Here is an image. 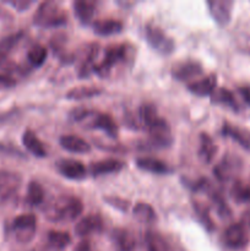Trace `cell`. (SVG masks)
I'll list each match as a JSON object with an SVG mask.
<instances>
[{
	"instance_id": "cell-1",
	"label": "cell",
	"mask_w": 250,
	"mask_h": 251,
	"mask_svg": "<svg viewBox=\"0 0 250 251\" xmlns=\"http://www.w3.org/2000/svg\"><path fill=\"white\" fill-rule=\"evenodd\" d=\"M83 211V202L76 196H61L56 199L47 216L51 222H71L76 220Z\"/></svg>"
},
{
	"instance_id": "cell-2",
	"label": "cell",
	"mask_w": 250,
	"mask_h": 251,
	"mask_svg": "<svg viewBox=\"0 0 250 251\" xmlns=\"http://www.w3.org/2000/svg\"><path fill=\"white\" fill-rule=\"evenodd\" d=\"M66 22H68V14L55 1L42 2L33 15V24L43 28L63 26Z\"/></svg>"
},
{
	"instance_id": "cell-3",
	"label": "cell",
	"mask_w": 250,
	"mask_h": 251,
	"mask_svg": "<svg viewBox=\"0 0 250 251\" xmlns=\"http://www.w3.org/2000/svg\"><path fill=\"white\" fill-rule=\"evenodd\" d=\"M129 56L127 44H112L107 47L104 51V58L98 65L95 66V73L100 76H108L112 69L120 63H125Z\"/></svg>"
},
{
	"instance_id": "cell-4",
	"label": "cell",
	"mask_w": 250,
	"mask_h": 251,
	"mask_svg": "<svg viewBox=\"0 0 250 251\" xmlns=\"http://www.w3.org/2000/svg\"><path fill=\"white\" fill-rule=\"evenodd\" d=\"M145 38L149 46L161 55H169L173 53L175 47L173 38H171L161 27L152 24L147 25L145 27Z\"/></svg>"
},
{
	"instance_id": "cell-5",
	"label": "cell",
	"mask_w": 250,
	"mask_h": 251,
	"mask_svg": "<svg viewBox=\"0 0 250 251\" xmlns=\"http://www.w3.org/2000/svg\"><path fill=\"white\" fill-rule=\"evenodd\" d=\"M147 131H149L150 139H151V146L167 149L173 144L171 126L162 117L157 118L153 123L147 125Z\"/></svg>"
},
{
	"instance_id": "cell-6",
	"label": "cell",
	"mask_w": 250,
	"mask_h": 251,
	"mask_svg": "<svg viewBox=\"0 0 250 251\" xmlns=\"http://www.w3.org/2000/svg\"><path fill=\"white\" fill-rule=\"evenodd\" d=\"M12 230L19 243H28L33 239L37 230V218L32 213H24L12 221Z\"/></svg>"
},
{
	"instance_id": "cell-7",
	"label": "cell",
	"mask_w": 250,
	"mask_h": 251,
	"mask_svg": "<svg viewBox=\"0 0 250 251\" xmlns=\"http://www.w3.org/2000/svg\"><path fill=\"white\" fill-rule=\"evenodd\" d=\"M203 68L199 61L185 60L179 61L172 66L171 74L178 81H190L202 75Z\"/></svg>"
},
{
	"instance_id": "cell-8",
	"label": "cell",
	"mask_w": 250,
	"mask_h": 251,
	"mask_svg": "<svg viewBox=\"0 0 250 251\" xmlns=\"http://www.w3.org/2000/svg\"><path fill=\"white\" fill-rule=\"evenodd\" d=\"M21 176L14 172L0 171V205L9 201L19 190Z\"/></svg>"
},
{
	"instance_id": "cell-9",
	"label": "cell",
	"mask_w": 250,
	"mask_h": 251,
	"mask_svg": "<svg viewBox=\"0 0 250 251\" xmlns=\"http://www.w3.org/2000/svg\"><path fill=\"white\" fill-rule=\"evenodd\" d=\"M223 243L230 249H243L249 243L247 229L240 223L229 226L223 233Z\"/></svg>"
},
{
	"instance_id": "cell-10",
	"label": "cell",
	"mask_w": 250,
	"mask_h": 251,
	"mask_svg": "<svg viewBox=\"0 0 250 251\" xmlns=\"http://www.w3.org/2000/svg\"><path fill=\"white\" fill-rule=\"evenodd\" d=\"M212 19L220 26H225L232 19L233 1L230 0H210L206 2Z\"/></svg>"
},
{
	"instance_id": "cell-11",
	"label": "cell",
	"mask_w": 250,
	"mask_h": 251,
	"mask_svg": "<svg viewBox=\"0 0 250 251\" xmlns=\"http://www.w3.org/2000/svg\"><path fill=\"white\" fill-rule=\"evenodd\" d=\"M56 169L64 178L70 180H82L87 174L85 164L76 159H61L56 163Z\"/></svg>"
},
{
	"instance_id": "cell-12",
	"label": "cell",
	"mask_w": 250,
	"mask_h": 251,
	"mask_svg": "<svg viewBox=\"0 0 250 251\" xmlns=\"http://www.w3.org/2000/svg\"><path fill=\"white\" fill-rule=\"evenodd\" d=\"M125 167V163L120 159L117 158H107L102 159V161L93 162L90 164V173L93 176H105V174H113L118 173V172L123 171Z\"/></svg>"
},
{
	"instance_id": "cell-13",
	"label": "cell",
	"mask_w": 250,
	"mask_h": 251,
	"mask_svg": "<svg viewBox=\"0 0 250 251\" xmlns=\"http://www.w3.org/2000/svg\"><path fill=\"white\" fill-rule=\"evenodd\" d=\"M216 85H217V76L216 74H210L200 80L189 83L188 90L198 97H206L212 95L213 91L216 90Z\"/></svg>"
},
{
	"instance_id": "cell-14",
	"label": "cell",
	"mask_w": 250,
	"mask_h": 251,
	"mask_svg": "<svg viewBox=\"0 0 250 251\" xmlns=\"http://www.w3.org/2000/svg\"><path fill=\"white\" fill-rule=\"evenodd\" d=\"M240 162L239 159L232 156H225L213 169V173L217 176L218 180L225 181L232 178L238 171H239Z\"/></svg>"
},
{
	"instance_id": "cell-15",
	"label": "cell",
	"mask_w": 250,
	"mask_h": 251,
	"mask_svg": "<svg viewBox=\"0 0 250 251\" xmlns=\"http://www.w3.org/2000/svg\"><path fill=\"white\" fill-rule=\"evenodd\" d=\"M103 229V220L98 215H88L78 221L75 227V233L78 237H86L92 233L100 232Z\"/></svg>"
},
{
	"instance_id": "cell-16",
	"label": "cell",
	"mask_w": 250,
	"mask_h": 251,
	"mask_svg": "<svg viewBox=\"0 0 250 251\" xmlns=\"http://www.w3.org/2000/svg\"><path fill=\"white\" fill-rule=\"evenodd\" d=\"M59 144L64 150L71 152V153L83 154L91 151L90 144L86 142L82 137L76 136V135H63L59 139Z\"/></svg>"
},
{
	"instance_id": "cell-17",
	"label": "cell",
	"mask_w": 250,
	"mask_h": 251,
	"mask_svg": "<svg viewBox=\"0 0 250 251\" xmlns=\"http://www.w3.org/2000/svg\"><path fill=\"white\" fill-rule=\"evenodd\" d=\"M136 167L141 171L147 172V173L152 174H168L171 173L172 169L169 168L168 164L166 162L161 161V159L152 158V157H141V158L136 159Z\"/></svg>"
},
{
	"instance_id": "cell-18",
	"label": "cell",
	"mask_w": 250,
	"mask_h": 251,
	"mask_svg": "<svg viewBox=\"0 0 250 251\" xmlns=\"http://www.w3.org/2000/svg\"><path fill=\"white\" fill-rule=\"evenodd\" d=\"M92 125L95 126V129L102 130L110 139H117L118 135H119V127H118L117 123L113 120V118L109 114L95 113Z\"/></svg>"
},
{
	"instance_id": "cell-19",
	"label": "cell",
	"mask_w": 250,
	"mask_h": 251,
	"mask_svg": "<svg viewBox=\"0 0 250 251\" xmlns=\"http://www.w3.org/2000/svg\"><path fill=\"white\" fill-rule=\"evenodd\" d=\"M22 144H24L25 149L33 154L37 158H44L47 154V150L44 147L43 142L38 139L34 131L27 129L22 135Z\"/></svg>"
},
{
	"instance_id": "cell-20",
	"label": "cell",
	"mask_w": 250,
	"mask_h": 251,
	"mask_svg": "<svg viewBox=\"0 0 250 251\" xmlns=\"http://www.w3.org/2000/svg\"><path fill=\"white\" fill-rule=\"evenodd\" d=\"M222 134L225 136L230 137L234 140L235 142L244 147L245 150H250V131L243 127L235 126V125L229 124V123H225L222 126Z\"/></svg>"
},
{
	"instance_id": "cell-21",
	"label": "cell",
	"mask_w": 250,
	"mask_h": 251,
	"mask_svg": "<svg viewBox=\"0 0 250 251\" xmlns=\"http://www.w3.org/2000/svg\"><path fill=\"white\" fill-rule=\"evenodd\" d=\"M124 25L119 20H98V21L93 22V32L100 37H108L113 36V34H118L123 31Z\"/></svg>"
},
{
	"instance_id": "cell-22",
	"label": "cell",
	"mask_w": 250,
	"mask_h": 251,
	"mask_svg": "<svg viewBox=\"0 0 250 251\" xmlns=\"http://www.w3.org/2000/svg\"><path fill=\"white\" fill-rule=\"evenodd\" d=\"M96 2L90 1V0H76L74 1L73 7L75 16L80 20L81 24L86 25L92 21L96 12Z\"/></svg>"
},
{
	"instance_id": "cell-23",
	"label": "cell",
	"mask_w": 250,
	"mask_h": 251,
	"mask_svg": "<svg viewBox=\"0 0 250 251\" xmlns=\"http://www.w3.org/2000/svg\"><path fill=\"white\" fill-rule=\"evenodd\" d=\"M217 151V145L215 144L212 137L206 132H202L200 135V149H199V156L201 161L205 162L206 164H210L215 158Z\"/></svg>"
},
{
	"instance_id": "cell-24",
	"label": "cell",
	"mask_w": 250,
	"mask_h": 251,
	"mask_svg": "<svg viewBox=\"0 0 250 251\" xmlns=\"http://www.w3.org/2000/svg\"><path fill=\"white\" fill-rule=\"evenodd\" d=\"M132 213H134V217L139 222L145 223V225H151V223H154L157 221L156 211L153 210L151 205L146 202L136 203Z\"/></svg>"
},
{
	"instance_id": "cell-25",
	"label": "cell",
	"mask_w": 250,
	"mask_h": 251,
	"mask_svg": "<svg viewBox=\"0 0 250 251\" xmlns=\"http://www.w3.org/2000/svg\"><path fill=\"white\" fill-rule=\"evenodd\" d=\"M211 102L215 103V104L225 105V107H229L234 110L238 109V103L234 96L229 90L225 87H216V90L211 95Z\"/></svg>"
},
{
	"instance_id": "cell-26",
	"label": "cell",
	"mask_w": 250,
	"mask_h": 251,
	"mask_svg": "<svg viewBox=\"0 0 250 251\" xmlns=\"http://www.w3.org/2000/svg\"><path fill=\"white\" fill-rule=\"evenodd\" d=\"M47 242L51 249L60 251L68 248L71 243V237L68 232L61 230H50L47 234Z\"/></svg>"
},
{
	"instance_id": "cell-27",
	"label": "cell",
	"mask_w": 250,
	"mask_h": 251,
	"mask_svg": "<svg viewBox=\"0 0 250 251\" xmlns=\"http://www.w3.org/2000/svg\"><path fill=\"white\" fill-rule=\"evenodd\" d=\"M103 93V90L100 87H88V86H81V87H74L66 92V98L70 100H88V98L96 97Z\"/></svg>"
},
{
	"instance_id": "cell-28",
	"label": "cell",
	"mask_w": 250,
	"mask_h": 251,
	"mask_svg": "<svg viewBox=\"0 0 250 251\" xmlns=\"http://www.w3.org/2000/svg\"><path fill=\"white\" fill-rule=\"evenodd\" d=\"M24 33L22 32H17V33H12L10 36L5 37V38L0 39V64L7 58V55L10 54V51L15 48V46H17L20 41H21Z\"/></svg>"
},
{
	"instance_id": "cell-29",
	"label": "cell",
	"mask_w": 250,
	"mask_h": 251,
	"mask_svg": "<svg viewBox=\"0 0 250 251\" xmlns=\"http://www.w3.org/2000/svg\"><path fill=\"white\" fill-rule=\"evenodd\" d=\"M114 240L119 249L122 251H131L134 250L136 242H135L134 235L125 229L114 230Z\"/></svg>"
},
{
	"instance_id": "cell-30",
	"label": "cell",
	"mask_w": 250,
	"mask_h": 251,
	"mask_svg": "<svg viewBox=\"0 0 250 251\" xmlns=\"http://www.w3.org/2000/svg\"><path fill=\"white\" fill-rule=\"evenodd\" d=\"M26 201L31 206H39L44 201V190L37 181H31L27 186Z\"/></svg>"
},
{
	"instance_id": "cell-31",
	"label": "cell",
	"mask_w": 250,
	"mask_h": 251,
	"mask_svg": "<svg viewBox=\"0 0 250 251\" xmlns=\"http://www.w3.org/2000/svg\"><path fill=\"white\" fill-rule=\"evenodd\" d=\"M47 56H48V50L42 44H34L29 48L28 53H27V59L36 68H39L46 63Z\"/></svg>"
},
{
	"instance_id": "cell-32",
	"label": "cell",
	"mask_w": 250,
	"mask_h": 251,
	"mask_svg": "<svg viewBox=\"0 0 250 251\" xmlns=\"http://www.w3.org/2000/svg\"><path fill=\"white\" fill-rule=\"evenodd\" d=\"M195 210H196V213H198V216L200 217L201 222H202V225L205 226L206 228H207L208 230H212L213 228V223L212 221H211L210 218V215H208V210L206 207H201L200 205H198V203H195Z\"/></svg>"
},
{
	"instance_id": "cell-33",
	"label": "cell",
	"mask_w": 250,
	"mask_h": 251,
	"mask_svg": "<svg viewBox=\"0 0 250 251\" xmlns=\"http://www.w3.org/2000/svg\"><path fill=\"white\" fill-rule=\"evenodd\" d=\"M93 113L95 112H92V110H88L83 107H78L71 110L70 118L73 120H75V122H81V120L86 119V118H88L91 114H93Z\"/></svg>"
},
{
	"instance_id": "cell-34",
	"label": "cell",
	"mask_w": 250,
	"mask_h": 251,
	"mask_svg": "<svg viewBox=\"0 0 250 251\" xmlns=\"http://www.w3.org/2000/svg\"><path fill=\"white\" fill-rule=\"evenodd\" d=\"M16 80L12 76L5 75V74H0V90H7V88H12L16 86Z\"/></svg>"
},
{
	"instance_id": "cell-35",
	"label": "cell",
	"mask_w": 250,
	"mask_h": 251,
	"mask_svg": "<svg viewBox=\"0 0 250 251\" xmlns=\"http://www.w3.org/2000/svg\"><path fill=\"white\" fill-rule=\"evenodd\" d=\"M7 4L15 7L17 11H25L33 4V1H31V0H16V1H9Z\"/></svg>"
},
{
	"instance_id": "cell-36",
	"label": "cell",
	"mask_w": 250,
	"mask_h": 251,
	"mask_svg": "<svg viewBox=\"0 0 250 251\" xmlns=\"http://www.w3.org/2000/svg\"><path fill=\"white\" fill-rule=\"evenodd\" d=\"M239 93L242 95L243 100L250 105V86H242V87H239Z\"/></svg>"
},
{
	"instance_id": "cell-37",
	"label": "cell",
	"mask_w": 250,
	"mask_h": 251,
	"mask_svg": "<svg viewBox=\"0 0 250 251\" xmlns=\"http://www.w3.org/2000/svg\"><path fill=\"white\" fill-rule=\"evenodd\" d=\"M75 251H92V248H91V244L88 240H82V242L76 245Z\"/></svg>"
},
{
	"instance_id": "cell-38",
	"label": "cell",
	"mask_w": 250,
	"mask_h": 251,
	"mask_svg": "<svg viewBox=\"0 0 250 251\" xmlns=\"http://www.w3.org/2000/svg\"><path fill=\"white\" fill-rule=\"evenodd\" d=\"M248 201H250V186H249V195H248Z\"/></svg>"
},
{
	"instance_id": "cell-39",
	"label": "cell",
	"mask_w": 250,
	"mask_h": 251,
	"mask_svg": "<svg viewBox=\"0 0 250 251\" xmlns=\"http://www.w3.org/2000/svg\"><path fill=\"white\" fill-rule=\"evenodd\" d=\"M0 12H1V9H0Z\"/></svg>"
}]
</instances>
